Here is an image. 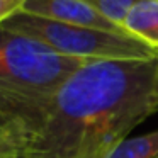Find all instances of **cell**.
Masks as SVG:
<instances>
[{
	"label": "cell",
	"instance_id": "cell-3",
	"mask_svg": "<svg viewBox=\"0 0 158 158\" xmlns=\"http://www.w3.org/2000/svg\"><path fill=\"white\" fill-rule=\"evenodd\" d=\"M7 31L43 43L63 56L92 63L109 60H153L158 49L129 34L97 31L17 12L2 24Z\"/></svg>",
	"mask_w": 158,
	"mask_h": 158
},
{
	"label": "cell",
	"instance_id": "cell-4",
	"mask_svg": "<svg viewBox=\"0 0 158 158\" xmlns=\"http://www.w3.org/2000/svg\"><path fill=\"white\" fill-rule=\"evenodd\" d=\"M21 12L80 27L116 32V34H129L123 26L106 19L82 0H26Z\"/></svg>",
	"mask_w": 158,
	"mask_h": 158
},
{
	"label": "cell",
	"instance_id": "cell-7",
	"mask_svg": "<svg viewBox=\"0 0 158 158\" xmlns=\"http://www.w3.org/2000/svg\"><path fill=\"white\" fill-rule=\"evenodd\" d=\"M82 2H85L89 7H92L106 19L124 27V21H126L129 10L139 0H82Z\"/></svg>",
	"mask_w": 158,
	"mask_h": 158
},
{
	"label": "cell",
	"instance_id": "cell-1",
	"mask_svg": "<svg viewBox=\"0 0 158 158\" xmlns=\"http://www.w3.org/2000/svg\"><path fill=\"white\" fill-rule=\"evenodd\" d=\"M158 112V58L92 61L36 114L0 126V158H110Z\"/></svg>",
	"mask_w": 158,
	"mask_h": 158
},
{
	"label": "cell",
	"instance_id": "cell-6",
	"mask_svg": "<svg viewBox=\"0 0 158 158\" xmlns=\"http://www.w3.org/2000/svg\"><path fill=\"white\" fill-rule=\"evenodd\" d=\"M110 158H158V129L127 138Z\"/></svg>",
	"mask_w": 158,
	"mask_h": 158
},
{
	"label": "cell",
	"instance_id": "cell-2",
	"mask_svg": "<svg viewBox=\"0 0 158 158\" xmlns=\"http://www.w3.org/2000/svg\"><path fill=\"white\" fill-rule=\"evenodd\" d=\"M83 65L0 26V126L43 109Z\"/></svg>",
	"mask_w": 158,
	"mask_h": 158
},
{
	"label": "cell",
	"instance_id": "cell-5",
	"mask_svg": "<svg viewBox=\"0 0 158 158\" xmlns=\"http://www.w3.org/2000/svg\"><path fill=\"white\" fill-rule=\"evenodd\" d=\"M124 29L158 49V0H139L127 14Z\"/></svg>",
	"mask_w": 158,
	"mask_h": 158
},
{
	"label": "cell",
	"instance_id": "cell-8",
	"mask_svg": "<svg viewBox=\"0 0 158 158\" xmlns=\"http://www.w3.org/2000/svg\"><path fill=\"white\" fill-rule=\"evenodd\" d=\"M26 0H0V26L4 24L9 17L22 10Z\"/></svg>",
	"mask_w": 158,
	"mask_h": 158
}]
</instances>
